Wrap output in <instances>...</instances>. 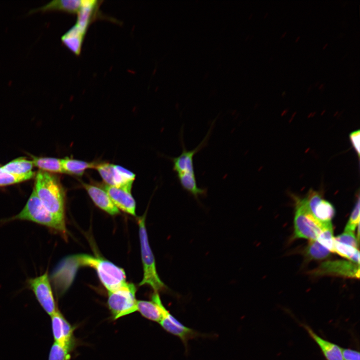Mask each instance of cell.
I'll use <instances>...</instances> for the list:
<instances>
[{"label": "cell", "instance_id": "obj_1", "mask_svg": "<svg viewBox=\"0 0 360 360\" xmlns=\"http://www.w3.org/2000/svg\"><path fill=\"white\" fill-rule=\"evenodd\" d=\"M86 266L96 270L108 292L116 291L128 284L122 268L107 260L86 254L72 256L62 260L54 272V280L60 287L67 290L73 281L77 270Z\"/></svg>", "mask_w": 360, "mask_h": 360}, {"label": "cell", "instance_id": "obj_2", "mask_svg": "<svg viewBox=\"0 0 360 360\" xmlns=\"http://www.w3.org/2000/svg\"><path fill=\"white\" fill-rule=\"evenodd\" d=\"M212 124L207 134L201 142L194 149L188 150L183 140L182 128L181 130L180 142L182 152L177 157H168L173 164L172 170L176 174L178 182L183 190L192 195L197 200L200 196L207 194V188L198 186L194 166V156L207 146L212 128Z\"/></svg>", "mask_w": 360, "mask_h": 360}, {"label": "cell", "instance_id": "obj_3", "mask_svg": "<svg viewBox=\"0 0 360 360\" xmlns=\"http://www.w3.org/2000/svg\"><path fill=\"white\" fill-rule=\"evenodd\" d=\"M44 206L56 216L64 220V192L58 179L54 174L39 170L34 189Z\"/></svg>", "mask_w": 360, "mask_h": 360}, {"label": "cell", "instance_id": "obj_4", "mask_svg": "<svg viewBox=\"0 0 360 360\" xmlns=\"http://www.w3.org/2000/svg\"><path fill=\"white\" fill-rule=\"evenodd\" d=\"M14 220L30 221L44 226L62 236H65L66 233L65 220L56 216L48 211L38 197L34 190L20 212L8 220Z\"/></svg>", "mask_w": 360, "mask_h": 360}, {"label": "cell", "instance_id": "obj_5", "mask_svg": "<svg viewBox=\"0 0 360 360\" xmlns=\"http://www.w3.org/2000/svg\"><path fill=\"white\" fill-rule=\"evenodd\" d=\"M146 215L139 218V237L140 244L142 259L143 264L144 276L140 286H150L157 292L165 290L167 287L161 280L157 273L155 260L150 246L146 227Z\"/></svg>", "mask_w": 360, "mask_h": 360}, {"label": "cell", "instance_id": "obj_6", "mask_svg": "<svg viewBox=\"0 0 360 360\" xmlns=\"http://www.w3.org/2000/svg\"><path fill=\"white\" fill-rule=\"evenodd\" d=\"M295 199L294 237L316 240L322 232L332 224L331 222H324L318 220L308 209L304 198Z\"/></svg>", "mask_w": 360, "mask_h": 360}, {"label": "cell", "instance_id": "obj_7", "mask_svg": "<svg viewBox=\"0 0 360 360\" xmlns=\"http://www.w3.org/2000/svg\"><path fill=\"white\" fill-rule=\"evenodd\" d=\"M136 292L134 285L128 282L124 287L108 292V304L114 320L136 311Z\"/></svg>", "mask_w": 360, "mask_h": 360}, {"label": "cell", "instance_id": "obj_8", "mask_svg": "<svg viewBox=\"0 0 360 360\" xmlns=\"http://www.w3.org/2000/svg\"><path fill=\"white\" fill-rule=\"evenodd\" d=\"M28 283V288L48 314L51 316L58 310L47 272L38 276L29 279Z\"/></svg>", "mask_w": 360, "mask_h": 360}, {"label": "cell", "instance_id": "obj_9", "mask_svg": "<svg viewBox=\"0 0 360 360\" xmlns=\"http://www.w3.org/2000/svg\"><path fill=\"white\" fill-rule=\"evenodd\" d=\"M162 312V318L160 322L161 326L166 332L178 337L184 344L186 352H188V342L190 340L200 337L208 336V334L200 333L183 324L164 306Z\"/></svg>", "mask_w": 360, "mask_h": 360}, {"label": "cell", "instance_id": "obj_10", "mask_svg": "<svg viewBox=\"0 0 360 360\" xmlns=\"http://www.w3.org/2000/svg\"><path fill=\"white\" fill-rule=\"evenodd\" d=\"M50 317L54 342L73 350L76 344L74 335L75 328L67 320L59 310Z\"/></svg>", "mask_w": 360, "mask_h": 360}, {"label": "cell", "instance_id": "obj_11", "mask_svg": "<svg viewBox=\"0 0 360 360\" xmlns=\"http://www.w3.org/2000/svg\"><path fill=\"white\" fill-rule=\"evenodd\" d=\"M313 273L316 275L333 274L351 278H359V264L351 261H326L322 263Z\"/></svg>", "mask_w": 360, "mask_h": 360}, {"label": "cell", "instance_id": "obj_12", "mask_svg": "<svg viewBox=\"0 0 360 360\" xmlns=\"http://www.w3.org/2000/svg\"><path fill=\"white\" fill-rule=\"evenodd\" d=\"M312 214L320 221L330 222L335 214V209L329 202L323 200L318 192L310 190L304 198Z\"/></svg>", "mask_w": 360, "mask_h": 360}, {"label": "cell", "instance_id": "obj_13", "mask_svg": "<svg viewBox=\"0 0 360 360\" xmlns=\"http://www.w3.org/2000/svg\"><path fill=\"white\" fill-rule=\"evenodd\" d=\"M132 188V184L120 187L106 185L104 188L118 209L135 216L136 202L131 194Z\"/></svg>", "mask_w": 360, "mask_h": 360}, {"label": "cell", "instance_id": "obj_14", "mask_svg": "<svg viewBox=\"0 0 360 360\" xmlns=\"http://www.w3.org/2000/svg\"><path fill=\"white\" fill-rule=\"evenodd\" d=\"M102 1L84 0L82 5L76 14L77 19L75 25L82 31L87 32L89 26L96 19L102 17L100 11Z\"/></svg>", "mask_w": 360, "mask_h": 360}, {"label": "cell", "instance_id": "obj_15", "mask_svg": "<svg viewBox=\"0 0 360 360\" xmlns=\"http://www.w3.org/2000/svg\"><path fill=\"white\" fill-rule=\"evenodd\" d=\"M82 186L88 194L99 208L111 215L120 212L104 188L96 186L83 183Z\"/></svg>", "mask_w": 360, "mask_h": 360}, {"label": "cell", "instance_id": "obj_16", "mask_svg": "<svg viewBox=\"0 0 360 360\" xmlns=\"http://www.w3.org/2000/svg\"><path fill=\"white\" fill-rule=\"evenodd\" d=\"M301 326L318 346L326 360H342V348L323 338L307 324L302 323Z\"/></svg>", "mask_w": 360, "mask_h": 360}, {"label": "cell", "instance_id": "obj_17", "mask_svg": "<svg viewBox=\"0 0 360 360\" xmlns=\"http://www.w3.org/2000/svg\"><path fill=\"white\" fill-rule=\"evenodd\" d=\"M152 301L137 300L136 311H138L144 318L160 323L162 318V310L164 306L157 292H154L152 295Z\"/></svg>", "mask_w": 360, "mask_h": 360}, {"label": "cell", "instance_id": "obj_18", "mask_svg": "<svg viewBox=\"0 0 360 360\" xmlns=\"http://www.w3.org/2000/svg\"><path fill=\"white\" fill-rule=\"evenodd\" d=\"M83 3L82 0H54L46 5L34 9L30 13L36 12L58 10L70 14H76L80 11Z\"/></svg>", "mask_w": 360, "mask_h": 360}, {"label": "cell", "instance_id": "obj_19", "mask_svg": "<svg viewBox=\"0 0 360 360\" xmlns=\"http://www.w3.org/2000/svg\"><path fill=\"white\" fill-rule=\"evenodd\" d=\"M86 33L75 24L61 38L64 44L76 56L80 54Z\"/></svg>", "mask_w": 360, "mask_h": 360}, {"label": "cell", "instance_id": "obj_20", "mask_svg": "<svg viewBox=\"0 0 360 360\" xmlns=\"http://www.w3.org/2000/svg\"><path fill=\"white\" fill-rule=\"evenodd\" d=\"M95 168L108 186L120 187L126 185L116 170V165L106 162L100 163L96 164Z\"/></svg>", "mask_w": 360, "mask_h": 360}, {"label": "cell", "instance_id": "obj_21", "mask_svg": "<svg viewBox=\"0 0 360 360\" xmlns=\"http://www.w3.org/2000/svg\"><path fill=\"white\" fill-rule=\"evenodd\" d=\"M62 164L64 172L82 176L86 170L95 168L96 164L86 162L66 157L61 159Z\"/></svg>", "mask_w": 360, "mask_h": 360}, {"label": "cell", "instance_id": "obj_22", "mask_svg": "<svg viewBox=\"0 0 360 360\" xmlns=\"http://www.w3.org/2000/svg\"><path fill=\"white\" fill-rule=\"evenodd\" d=\"M34 166L32 160H28L24 158H19L1 168L4 170L9 173L20 175L32 172Z\"/></svg>", "mask_w": 360, "mask_h": 360}, {"label": "cell", "instance_id": "obj_23", "mask_svg": "<svg viewBox=\"0 0 360 360\" xmlns=\"http://www.w3.org/2000/svg\"><path fill=\"white\" fill-rule=\"evenodd\" d=\"M34 166L46 172H64L61 159L54 158L33 157Z\"/></svg>", "mask_w": 360, "mask_h": 360}, {"label": "cell", "instance_id": "obj_24", "mask_svg": "<svg viewBox=\"0 0 360 360\" xmlns=\"http://www.w3.org/2000/svg\"><path fill=\"white\" fill-rule=\"evenodd\" d=\"M305 252L308 258L316 260L325 259L330 256V252L317 240L310 241Z\"/></svg>", "mask_w": 360, "mask_h": 360}, {"label": "cell", "instance_id": "obj_25", "mask_svg": "<svg viewBox=\"0 0 360 360\" xmlns=\"http://www.w3.org/2000/svg\"><path fill=\"white\" fill-rule=\"evenodd\" d=\"M35 175L34 172L24 174H14L4 170L0 168V186L19 183L28 180Z\"/></svg>", "mask_w": 360, "mask_h": 360}, {"label": "cell", "instance_id": "obj_26", "mask_svg": "<svg viewBox=\"0 0 360 360\" xmlns=\"http://www.w3.org/2000/svg\"><path fill=\"white\" fill-rule=\"evenodd\" d=\"M334 252L352 262L360 264V252L358 248L334 240Z\"/></svg>", "mask_w": 360, "mask_h": 360}, {"label": "cell", "instance_id": "obj_27", "mask_svg": "<svg viewBox=\"0 0 360 360\" xmlns=\"http://www.w3.org/2000/svg\"><path fill=\"white\" fill-rule=\"evenodd\" d=\"M73 350L54 342L52 346L48 360H70Z\"/></svg>", "mask_w": 360, "mask_h": 360}, {"label": "cell", "instance_id": "obj_28", "mask_svg": "<svg viewBox=\"0 0 360 360\" xmlns=\"http://www.w3.org/2000/svg\"><path fill=\"white\" fill-rule=\"evenodd\" d=\"M317 240L330 252H334V237L333 236L332 224L326 227L318 236Z\"/></svg>", "mask_w": 360, "mask_h": 360}, {"label": "cell", "instance_id": "obj_29", "mask_svg": "<svg viewBox=\"0 0 360 360\" xmlns=\"http://www.w3.org/2000/svg\"><path fill=\"white\" fill-rule=\"evenodd\" d=\"M360 222V198L358 196L349 220L345 227L344 231L354 232Z\"/></svg>", "mask_w": 360, "mask_h": 360}, {"label": "cell", "instance_id": "obj_30", "mask_svg": "<svg viewBox=\"0 0 360 360\" xmlns=\"http://www.w3.org/2000/svg\"><path fill=\"white\" fill-rule=\"evenodd\" d=\"M334 240L356 248H358V241L356 238L354 232H352L344 231L342 234L335 237Z\"/></svg>", "mask_w": 360, "mask_h": 360}, {"label": "cell", "instance_id": "obj_31", "mask_svg": "<svg viewBox=\"0 0 360 360\" xmlns=\"http://www.w3.org/2000/svg\"><path fill=\"white\" fill-rule=\"evenodd\" d=\"M350 139L352 143V146L355 151L356 152L358 156H360V131L356 130L350 133Z\"/></svg>", "mask_w": 360, "mask_h": 360}, {"label": "cell", "instance_id": "obj_32", "mask_svg": "<svg viewBox=\"0 0 360 360\" xmlns=\"http://www.w3.org/2000/svg\"><path fill=\"white\" fill-rule=\"evenodd\" d=\"M342 360H360L359 351L350 348H342Z\"/></svg>", "mask_w": 360, "mask_h": 360}, {"label": "cell", "instance_id": "obj_33", "mask_svg": "<svg viewBox=\"0 0 360 360\" xmlns=\"http://www.w3.org/2000/svg\"><path fill=\"white\" fill-rule=\"evenodd\" d=\"M286 34V32H284V33L280 37V38L284 37Z\"/></svg>", "mask_w": 360, "mask_h": 360}, {"label": "cell", "instance_id": "obj_34", "mask_svg": "<svg viewBox=\"0 0 360 360\" xmlns=\"http://www.w3.org/2000/svg\"><path fill=\"white\" fill-rule=\"evenodd\" d=\"M300 38V36H298L295 42H297Z\"/></svg>", "mask_w": 360, "mask_h": 360}, {"label": "cell", "instance_id": "obj_35", "mask_svg": "<svg viewBox=\"0 0 360 360\" xmlns=\"http://www.w3.org/2000/svg\"><path fill=\"white\" fill-rule=\"evenodd\" d=\"M327 46L328 44H326V45L323 47V49H324Z\"/></svg>", "mask_w": 360, "mask_h": 360}, {"label": "cell", "instance_id": "obj_36", "mask_svg": "<svg viewBox=\"0 0 360 360\" xmlns=\"http://www.w3.org/2000/svg\"><path fill=\"white\" fill-rule=\"evenodd\" d=\"M323 86H324L323 84H321V86H320V88H320V89L321 88H322Z\"/></svg>", "mask_w": 360, "mask_h": 360}]
</instances>
